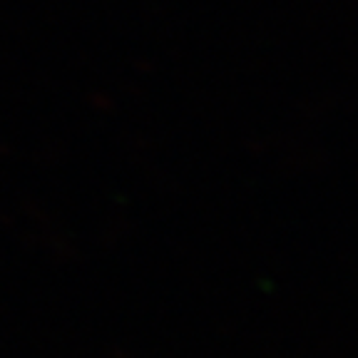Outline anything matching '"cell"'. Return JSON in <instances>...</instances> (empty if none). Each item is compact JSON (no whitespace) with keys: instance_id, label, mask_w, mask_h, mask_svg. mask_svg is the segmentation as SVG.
<instances>
[]
</instances>
